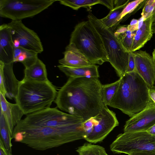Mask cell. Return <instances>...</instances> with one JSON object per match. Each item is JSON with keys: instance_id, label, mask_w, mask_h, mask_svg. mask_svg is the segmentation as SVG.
<instances>
[{"instance_id": "cell-36", "label": "cell", "mask_w": 155, "mask_h": 155, "mask_svg": "<svg viewBox=\"0 0 155 155\" xmlns=\"http://www.w3.org/2000/svg\"><path fill=\"white\" fill-rule=\"evenodd\" d=\"M128 155H155V153L153 152L133 153L129 154Z\"/></svg>"}, {"instance_id": "cell-23", "label": "cell", "mask_w": 155, "mask_h": 155, "mask_svg": "<svg viewBox=\"0 0 155 155\" xmlns=\"http://www.w3.org/2000/svg\"><path fill=\"white\" fill-rule=\"evenodd\" d=\"M129 1L127 0L123 5L114 7L106 17L100 19V20L107 28L114 32L119 25L118 21L119 16Z\"/></svg>"}, {"instance_id": "cell-12", "label": "cell", "mask_w": 155, "mask_h": 155, "mask_svg": "<svg viewBox=\"0 0 155 155\" xmlns=\"http://www.w3.org/2000/svg\"><path fill=\"white\" fill-rule=\"evenodd\" d=\"M155 124V103L152 101L143 110L127 120L124 133L147 131Z\"/></svg>"}, {"instance_id": "cell-28", "label": "cell", "mask_w": 155, "mask_h": 155, "mask_svg": "<svg viewBox=\"0 0 155 155\" xmlns=\"http://www.w3.org/2000/svg\"><path fill=\"white\" fill-rule=\"evenodd\" d=\"M145 1L144 0H136L129 2L120 15L118 19V22L120 23L127 15L132 12Z\"/></svg>"}, {"instance_id": "cell-15", "label": "cell", "mask_w": 155, "mask_h": 155, "mask_svg": "<svg viewBox=\"0 0 155 155\" xmlns=\"http://www.w3.org/2000/svg\"><path fill=\"white\" fill-rule=\"evenodd\" d=\"M5 97L0 93V110L4 116L12 136L14 127L21 120L24 114L16 103L9 102Z\"/></svg>"}, {"instance_id": "cell-41", "label": "cell", "mask_w": 155, "mask_h": 155, "mask_svg": "<svg viewBox=\"0 0 155 155\" xmlns=\"http://www.w3.org/2000/svg\"></svg>"}, {"instance_id": "cell-35", "label": "cell", "mask_w": 155, "mask_h": 155, "mask_svg": "<svg viewBox=\"0 0 155 155\" xmlns=\"http://www.w3.org/2000/svg\"><path fill=\"white\" fill-rule=\"evenodd\" d=\"M151 28L153 33L155 34V13L152 16Z\"/></svg>"}, {"instance_id": "cell-31", "label": "cell", "mask_w": 155, "mask_h": 155, "mask_svg": "<svg viewBox=\"0 0 155 155\" xmlns=\"http://www.w3.org/2000/svg\"><path fill=\"white\" fill-rule=\"evenodd\" d=\"M135 71V62L134 52L129 53V61L126 73L132 72Z\"/></svg>"}, {"instance_id": "cell-1", "label": "cell", "mask_w": 155, "mask_h": 155, "mask_svg": "<svg viewBox=\"0 0 155 155\" xmlns=\"http://www.w3.org/2000/svg\"><path fill=\"white\" fill-rule=\"evenodd\" d=\"M102 85L98 78L69 77L58 92L55 103L61 110L85 121L97 115L104 106Z\"/></svg>"}, {"instance_id": "cell-9", "label": "cell", "mask_w": 155, "mask_h": 155, "mask_svg": "<svg viewBox=\"0 0 155 155\" xmlns=\"http://www.w3.org/2000/svg\"><path fill=\"white\" fill-rule=\"evenodd\" d=\"M57 0H0V16L18 21L32 17L48 8Z\"/></svg>"}, {"instance_id": "cell-10", "label": "cell", "mask_w": 155, "mask_h": 155, "mask_svg": "<svg viewBox=\"0 0 155 155\" xmlns=\"http://www.w3.org/2000/svg\"><path fill=\"white\" fill-rule=\"evenodd\" d=\"M119 124L115 113L104 106L97 115L83 122L84 139L90 143L101 142Z\"/></svg>"}, {"instance_id": "cell-24", "label": "cell", "mask_w": 155, "mask_h": 155, "mask_svg": "<svg viewBox=\"0 0 155 155\" xmlns=\"http://www.w3.org/2000/svg\"><path fill=\"white\" fill-rule=\"evenodd\" d=\"M12 135L2 111L0 112V141L5 149L12 152Z\"/></svg>"}, {"instance_id": "cell-16", "label": "cell", "mask_w": 155, "mask_h": 155, "mask_svg": "<svg viewBox=\"0 0 155 155\" xmlns=\"http://www.w3.org/2000/svg\"><path fill=\"white\" fill-rule=\"evenodd\" d=\"M64 54V57L58 60V63L61 65L77 67L92 64L73 43H69L66 47Z\"/></svg>"}, {"instance_id": "cell-29", "label": "cell", "mask_w": 155, "mask_h": 155, "mask_svg": "<svg viewBox=\"0 0 155 155\" xmlns=\"http://www.w3.org/2000/svg\"><path fill=\"white\" fill-rule=\"evenodd\" d=\"M155 13V0L146 1L141 14V18L145 20L152 16Z\"/></svg>"}, {"instance_id": "cell-13", "label": "cell", "mask_w": 155, "mask_h": 155, "mask_svg": "<svg viewBox=\"0 0 155 155\" xmlns=\"http://www.w3.org/2000/svg\"><path fill=\"white\" fill-rule=\"evenodd\" d=\"M134 52L135 71L141 76L150 88L155 83V61L146 51Z\"/></svg>"}, {"instance_id": "cell-17", "label": "cell", "mask_w": 155, "mask_h": 155, "mask_svg": "<svg viewBox=\"0 0 155 155\" xmlns=\"http://www.w3.org/2000/svg\"><path fill=\"white\" fill-rule=\"evenodd\" d=\"M99 66L95 64L77 67H69L59 65L58 69L66 75L72 78H99Z\"/></svg>"}, {"instance_id": "cell-3", "label": "cell", "mask_w": 155, "mask_h": 155, "mask_svg": "<svg viewBox=\"0 0 155 155\" xmlns=\"http://www.w3.org/2000/svg\"><path fill=\"white\" fill-rule=\"evenodd\" d=\"M119 78L116 92L108 106L119 109L131 117L152 101L149 94L150 88L136 71L126 73Z\"/></svg>"}, {"instance_id": "cell-5", "label": "cell", "mask_w": 155, "mask_h": 155, "mask_svg": "<svg viewBox=\"0 0 155 155\" xmlns=\"http://www.w3.org/2000/svg\"><path fill=\"white\" fill-rule=\"evenodd\" d=\"M77 48L92 64L109 62L108 54L101 35L89 21L77 25L71 35L70 42Z\"/></svg>"}, {"instance_id": "cell-2", "label": "cell", "mask_w": 155, "mask_h": 155, "mask_svg": "<svg viewBox=\"0 0 155 155\" xmlns=\"http://www.w3.org/2000/svg\"><path fill=\"white\" fill-rule=\"evenodd\" d=\"M83 123L51 127L17 125L12 138L33 149L45 150L84 139Z\"/></svg>"}, {"instance_id": "cell-4", "label": "cell", "mask_w": 155, "mask_h": 155, "mask_svg": "<svg viewBox=\"0 0 155 155\" xmlns=\"http://www.w3.org/2000/svg\"><path fill=\"white\" fill-rule=\"evenodd\" d=\"M57 92L49 80L40 82L24 78L19 82L15 100L24 114L28 115L50 107Z\"/></svg>"}, {"instance_id": "cell-27", "label": "cell", "mask_w": 155, "mask_h": 155, "mask_svg": "<svg viewBox=\"0 0 155 155\" xmlns=\"http://www.w3.org/2000/svg\"><path fill=\"white\" fill-rule=\"evenodd\" d=\"M120 78L111 83L102 85L101 92L104 106H107L113 98L118 86Z\"/></svg>"}, {"instance_id": "cell-6", "label": "cell", "mask_w": 155, "mask_h": 155, "mask_svg": "<svg viewBox=\"0 0 155 155\" xmlns=\"http://www.w3.org/2000/svg\"><path fill=\"white\" fill-rule=\"evenodd\" d=\"M87 17L88 20L101 35L108 54L109 62L120 78L127 72L129 53L123 47L115 37L114 32L107 28L100 19L91 12Z\"/></svg>"}, {"instance_id": "cell-33", "label": "cell", "mask_w": 155, "mask_h": 155, "mask_svg": "<svg viewBox=\"0 0 155 155\" xmlns=\"http://www.w3.org/2000/svg\"><path fill=\"white\" fill-rule=\"evenodd\" d=\"M0 155H13L12 152L6 150L2 142L0 141Z\"/></svg>"}, {"instance_id": "cell-39", "label": "cell", "mask_w": 155, "mask_h": 155, "mask_svg": "<svg viewBox=\"0 0 155 155\" xmlns=\"http://www.w3.org/2000/svg\"><path fill=\"white\" fill-rule=\"evenodd\" d=\"M152 57L155 61V48L152 53Z\"/></svg>"}, {"instance_id": "cell-20", "label": "cell", "mask_w": 155, "mask_h": 155, "mask_svg": "<svg viewBox=\"0 0 155 155\" xmlns=\"http://www.w3.org/2000/svg\"><path fill=\"white\" fill-rule=\"evenodd\" d=\"M24 78L36 81L43 82L48 80L45 64L38 58L34 64L25 68Z\"/></svg>"}, {"instance_id": "cell-38", "label": "cell", "mask_w": 155, "mask_h": 155, "mask_svg": "<svg viewBox=\"0 0 155 155\" xmlns=\"http://www.w3.org/2000/svg\"><path fill=\"white\" fill-rule=\"evenodd\" d=\"M139 23V20L136 19H133L131 21L130 24V25H135Z\"/></svg>"}, {"instance_id": "cell-25", "label": "cell", "mask_w": 155, "mask_h": 155, "mask_svg": "<svg viewBox=\"0 0 155 155\" xmlns=\"http://www.w3.org/2000/svg\"><path fill=\"white\" fill-rule=\"evenodd\" d=\"M58 1L61 4L75 10H78L83 7L89 10L92 6L100 4V0H59Z\"/></svg>"}, {"instance_id": "cell-7", "label": "cell", "mask_w": 155, "mask_h": 155, "mask_svg": "<svg viewBox=\"0 0 155 155\" xmlns=\"http://www.w3.org/2000/svg\"><path fill=\"white\" fill-rule=\"evenodd\" d=\"M110 148L115 153H155V136L147 131L124 132L117 136Z\"/></svg>"}, {"instance_id": "cell-14", "label": "cell", "mask_w": 155, "mask_h": 155, "mask_svg": "<svg viewBox=\"0 0 155 155\" xmlns=\"http://www.w3.org/2000/svg\"><path fill=\"white\" fill-rule=\"evenodd\" d=\"M14 47L11 29L7 24L0 26V61L5 64L14 63Z\"/></svg>"}, {"instance_id": "cell-22", "label": "cell", "mask_w": 155, "mask_h": 155, "mask_svg": "<svg viewBox=\"0 0 155 155\" xmlns=\"http://www.w3.org/2000/svg\"><path fill=\"white\" fill-rule=\"evenodd\" d=\"M136 31L128 29L127 25L119 27L114 32L115 37L125 50L128 52H132V48Z\"/></svg>"}, {"instance_id": "cell-40", "label": "cell", "mask_w": 155, "mask_h": 155, "mask_svg": "<svg viewBox=\"0 0 155 155\" xmlns=\"http://www.w3.org/2000/svg\"><path fill=\"white\" fill-rule=\"evenodd\" d=\"M107 155H108V154H107Z\"/></svg>"}, {"instance_id": "cell-37", "label": "cell", "mask_w": 155, "mask_h": 155, "mask_svg": "<svg viewBox=\"0 0 155 155\" xmlns=\"http://www.w3.org/2000/svg\"><path fill=\"white\" fill-rule=\"evenodd\" d=\"M147 131L150 134L155 136V124Z\"/></svg>"}, {"instance_id": "cell-19", "label": "cell", "mask_w": 155, "mask_h": 155, "mask_svg": "<svg viewBox=\"0 0 155 155\" xmlns=\"http://www.w3.org/2000/svg\"><path fill=\"white\" fill-rule=\"evenodd\" d=\"M13 63L5 64L3 68L4 83L6 91L5 96L10 99H15L19 82L14 73Z\"/></svg>"}, {"instance_id": "cell-34", "label": "cell", "mask_w": 155, "mask_h": 155, "mask_svg": "<svg viewBox=\"0 0 155 155\" xmlns=\"http://www.w3.org/2000/svg\"><path fill=\"white\" fill-rule=\"evenodd\" d=\"M149 94L151 101L155 103V89L154 88H150Z\"/></svg>"}, {"instance_id": "cell-21", "label": "cell", "mask_w": 155, "mask_h": 155, "mask_svg": "<svg viewBox=\"0 0 155 155\" xmlns=\"http://www.w3.org/2000/svg\"><path fill=\"white\" fill-rule=\"evenodd\" d=\"M38 54L21 47L14 48V62L21 63L27 68L34 64L38 59Z\"/></svg>"}, {"instance_id": "cell-30", "label": "cell", "mask_w": 155, "mask_h": 155, "mask_svg": "<svg viewBox=\"0 0 155 155\" xmlns=\"http://www.w3.org/2000/svg\"><path fill=\"white\" fill-rule=\"evenodd\" d=\"M4 64L3 62L0 61V93L6 97V91L5 87L3 75Z\"/></svg>"}, {"instance_id": "cell-11", "label": "cell", "mask_w": 155, "mask_h": 155, "mask_svg": "<svg viewBox=\"0 0 155 155\" xmlns=\"http://www.w3.org/2000/svg\"><path fill=\"white\" fill-rule=\"evenodd\" d=\"M7 24L11 29L13 41L18 42L20 47L38 54L43 51L42 43L37 34L26 26L21 20L12 21Z\"/></svg>"}, {"instance_id": "cell-18", "label": "cell", "mask_w": 155, "mask_h": 155, "mask_svg": "<svg viewBox=\"0 0 155 155\" xmlns=\"http://www.w3.org/2000/svg\"><path fill=\"white\" fill-rule=\"evenodd\" d=\"M152 16L144 20L140 27L135 32L132 48L134 52L143 47L153 36L151 28Z\"/></svg>"}, {"instance_id": "cell-32", "label": "cell", "mask_w": 155, "mask_h": 155, "mask_svg": "<svg viewBox=\"0 0 155 155\" xmlns=\"http://www.w3.org/2000/svg\"><path fill=\"white\" fill-rule=\"evenodd\" d=\"M100 4L104 5L110 10L114 8V0H100Z\"/></svg>"}, {"instance_id": "cell-8", "label": "cell", "mask_w": 155, "mask_h": 155, "mask_svg": "<svg viewBox=\"0 0 155 155\" xmlns=\"http://www.w3.org/2000/svg\"><path fill=\"white\" fill-rule=\"evenodd\" d=\"M84 122L80 117L65 113L56 107H50L27 115L17 125L59 127L82 124Z\"/></svg>"}, {"instance_id": "cell-26", "label": "cell", "mask_w": 155, "mask_h": 155, "mask_svg": "<svg viewBox=\"0 0 155 155\" xmlns=\"http://www.w3.org/2000/svg\"><path fill=\"white\" fill-rule=\"evenodd\" d=\"M79 155H107L104 148L91 143H85L76 150Z\"/></svg>"}]
</instances>
